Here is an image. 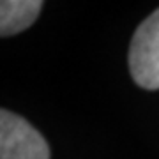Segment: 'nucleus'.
<instances>
[{
	"mask_svg": "<svg viewBox=\"0 0 159 159\" xmlns=\"http://www.w3.org/2000/svg\"><path fill=\"white\" fill-rule=\"evenodd\" d=\"M0 159H50L39 131L9 110H0Z\"/></svg>",
	"mask_w": 159,
	"mask_h": 159,
	"instance_id": "2",
	"label": "nucleus"
},
{
	"mask_svg": "<svg viewBox=\"0 0 159 159\" xmlns=\"http://www.w3.org/2000/svg\"><path fill=\"white\" fill-rule=\"evenodd\" d=\"M41 0H2L0 2V34L14 35L29 29L39 16Z\"/></svg>",
	"mask_w": 159,
	"mask_h": 159,
	"instance_id": "3",
	"label": "nucleus"
},
{
	"mask_svg": "<svg viewBox=\"0 0 159 159\" xmlns=\"http://www.w3.org/2000/svg\"><path fill=\"white\" fill-rule=\"evenodd\" d=\"M129 71L138 87L159 89V9L140 23L131 39Z\"/></svg>",
	"mask_w": 159,
	"mask_h": 159,
	"instance_id": "1",
	"label": "nucleus"
}]
</instances>
